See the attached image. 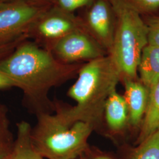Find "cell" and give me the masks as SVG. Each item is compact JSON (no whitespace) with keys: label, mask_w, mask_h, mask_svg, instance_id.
Returning <instances> with one entry per match:
<instances>
[{"label":"cell","mask_w":159,"mask_h":159,"mask_svg":"<svg viewBox=\"0 0 159 159\" xmlns=\"http://www.w3.org/2000/svg\"><path fill=\"white\" fill-rule=\"evenodd\" d=\"M78 67L60 61L51 51L32 43H21L0 61V71L21 90L24 104L36 115L47 112L49 90L72 77Z\"/></svg>","instance_id":"cell-1"},{"label":"cell","mask_w":159,"mask_h":159,"mask_svg":"<svg viewBox=\"0 0 159 159\" xmlns=\"http://www.w3.org/2000/svg\"><path fill=\"white\" fill-rule=\"evenodd\" d=\"M121 79L119 68L111 54L89 61L79 70L78 78L68 91L76 105L60 110L71 122L81 121L94 125L101 119L106 101Z\"/></svg>","instance_id":"cell-2"},{"label":"cell","mask_w":159,"mask_h":159,"mask_svg":"<svg viewBox=\"0 0 159 159\" xmlns=\"http://www.w3.org/2000/svg\"><path fill=\"white\" fill-rule=\"evenodd\" d=\"M31 139L36 150L46 159H75L84 152L94 125L84 121L71 122L60 109L56 113L37 114Z\"/></svg>","instance_id":"cell-3"},{"label":"cell","mask_w":159,"mask_h":159,"mask_svg":"<svg viewBox=\"0 0 159 159\" xmlns=\"http://www.w3.org/2000/svg\"><path fill=\"white\" fill-rule=\"evenodd\" d=\"M116 18L113 44L109 53L121 79L136 80L143 50L148 45V28L142 16L125 0H109Z\"/></svg>","instance_id":"cell-4"},{"label":"cell","mask_w":159,"mask_h":159,"mask_svg":"<svg viewBox=\"0 0 159 159\" xmlns=\"http://www.w3.org/2000/svg\"><path fill=\"white\" fill-rule=\"evenodd\" d=\"M48 7L24 2L0 6V45L20 39L22 33L35 25Z\"/></svg>","instance_id":"cell-5"},{"label":"cell","mask_w":159,"mask_h":159,"mask_svg":"<svg viewBox=\"0 0 159 159\" xmlns=\"http://www.w3.org/2000/svg\"><path fill=\"white\" fill-rule=\"evenodd\" d=\"M52 51L60 61L68 64L106 55V50L87 31H75L57 40Z\"/></svg>","instance_id":"cell-6"},{"label":"cell","mask_w":159,"mask_h":159,"mask_svg":"<svg viewBox=\"0 0 159 159\" xmlns=\"http://www.w3.org/2000/svg\"><path fill=\"white\" fill-rule=\"evenodd\" d=\"M88 33L110 53L113 44L116 18L109 0H95L84 20Z\"/></svg>","instance_id":"cell-7"},{"label":"cell","mask_w":159,"mask_h":159,"mask_svg":"<svg viewBox=\"0 0 159 159\" xmlns=\"http://www.w3.org/2000/svg\"><path fill=\"white\" fill-rule=\"evenodd\" d=\"M36 25L40 36L54 43L75 31H87L83 20L58 6L48 9Z\"/></svg>","instance_id":"cell-8"},{"label":"cell","mask_w":159,"mask_h":159,"mask_svg":"<svg viewBox=\"0 0 159 159\" xmlns=\"http://www.w3.org/2000/svg\"><path fill=\"white\" fill-rule=\"evenodd\" d=\"M125 85V98L127 103L129 120L133 125L142 122L148 107L149 89L136 80L123 79Z\"/></svg>","instance_id":"cell-9"},{"label":"cell","mask_w":159,"mask_h":159,"mask_svg":"<svg viewBox=\"0 0 159 159\" xmlns=\"http://www.w3.org/2000/svg\"><path fill=\"white\" fill-rule=\"evenodd\" d=\"M17 136L6 159H46L34 148L31 139L32 127L25 121L17 123Z\"/></svg>","instance_id":"cell-10"},{"label":"cell","mask_w":159,"mask_h":159,"mask_svg":"<svg viewBox=\"0 0 159 159\" xmlns=\"http://www.w3.org/2000/svg\"><path fill=\"white\" fill-rule=\"evenodd\" d=\"M140 82L150 90L159 80V47L148 44L143 50L138 67Z\"/></svg>","instance_id":"cell-11"},{"label":"cell","mask_w":159,"mask_h":159,"mask_svg":"<svg viewBox=\"0 0 159 159\" xmlns=\"http://www.w3.org/2000/svg\"><path fill=\"white\" fill-rule=\"evenodd\" d=\"M104 111L108 126L114 131L123 129L129 120V112L125 98L116 90L106 101Z\"/></svg>","instance_id":"cell-12"},{"label":"cell","mask_w":159,"mask_h":159,"mask_svg":"<svg viewBox=\"0 0 159 159\" xmlns=\"http://www.w3.org/2000/svg\"><path fill=\"white\" fill-rule=\"evenodd\" d=\"M159 129V80L149 90L148 107L139 137L140 144Z\"/></svg>","instance_id":"cell-13"},{"label":"cell","mask_w":159,"mask_h":159,"mask_svg":"<svg viewBox=\"0 0 159 159\" xmlns=\"http://www.w3.org/2000/svg\"><path fill=\"white\" fill-rule=\"evenodd\" d=\"M129 159H159V129L139 144Z\"/></svg>","instance_id":"cell-14"},{"label":"cell","mask_w":159,"mask_h":159,"mask_svg":"<svg viewBox=\"0 0 159 159\" xmlns=\"http://www.w3.org/2000/svg\"><path fill=\"white\" fill-rule=\"evenodd\" d=\"M148 31V44L159 47V15H150L144 19Z\"/></svg>","instance_id":"cell-15"},{"label":"cell","mask_w":159,"mask_h":159,"mask_svg":"<svg viewBox=\"0 0 159 159\" xmlns=\"http://www.w3.org/2000/svg\"><path fill=\"white\" fill-rule=\"evenodd\" d=\"M142 15H151L159 9V0H125Z\"/></svg>","instance_id":"cell-16"},{"label":"cell","mask_w":159,"mask_h":159,"mask_svg":"<svg viewBox=\"0 0 159 159\" xmlns=\"http://www.w3.org/2000/svg\"><path fill=\"white\" fill-rule=\"evenodd\" d=\"M12 143V137L7 117V110L4 105L0 104V145Z\"/></svg>","instance_id":"cell-17"},{"label":"cell","mask_w":159,"mask_h":159,"mask_svg":"<svg viewBox=\"0 0 159 159\" xmlns=\"http://www.w3.org/2000/svg\"><path fill=\"white\" fill-rule=\"evenodd\" d=\"M93 0H56L59 8L66 11L73 12L83 7L91 4Z\"/></svg>","instance_id":"cell-18"},{"label":"cell","mask_w":159,"mask_h":159,"mask_svg":"<svg viewBox=\"0 0 159 159\" xmlns=\"http://www.w3.org/2000/svg\"><path fill=\"white\" fill-rule=\"evenodd\" d=\"M21 43L20 38L11 43L0 45V61L10 56Z\"/></svg>","instance_id":"cell-19"},{"label":"cell","mask_w":159,"mask_h":159,"mask_svg":"<svg viewBox=\"0 0 159 159\" xmlns=\"http://www.w3.org/2000/svg\"><path fill=\"white\" fill-rule=\"evenodd\" d=\"M56 0H0L1 4L15 3V2H24L34 6L48 7Z\"/></svg>","instance_id":"cell-20"},{"label":"cell","mask_w":159,"mask_h":159,"mask_svg":"<svg viewBox=\"0 0 159 159\" xmlns=\"http://www.w3.org/2000/svg\"><path fill=\"white\" fill-rule=\"evenodd\" d=\"M15 87L11 80L0 71V90Z\"/></svg>","instance_id":"cell-21"},{"label":"cell","mask_w":159,"mask_h":159,"mask_svg":"<svg viewBox=\"0 0 159 159\" xmlns=\"http://www.w3.org/2000/svg\"><path fill=\"white\" fill-rule=\"evenodd\" d=\"M12 143L0 145V159H6L11 149Z\"/></svg>","instance_id":"cell-22"},{"label":"cell","mask_w":159,"mask_h":159,"mask_svg":"<svg viewBox=\"0 0 159 159\" xmlns=\"http://www.w3.org/2000/svg\"><path fill=\"white\" fill-rule=\"evenodd\" d=\"M94 159H111L107 156H97L96 157H95Z\"/></svg>","instance_id":"cell-23"}]
</instances>
